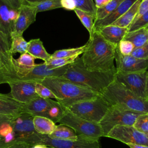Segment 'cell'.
Masks as SVG:
<instances>
[{"label": "cell", "mask_w": 148, "mask_h": 148, "mask_svg": "<svg viewBox=\"0 0 148 148\" xmlns=\"http://www.w3.org/2000/svg\"><path fill=\"white\" fill-rule=\"evenodd\" d=\"M33 117L26 112L10 116L0 129V148H6L16 143H25L31 145L40 143L41 134L34 129Z\"/></svg>", "instance_id": "1"}, {"label": "cell", "mask_w": 148, "mask_h": 148, "mask_svg": "<svg viewBox=\"0 0 148 148\" xmlns=\"http://www.w3.org/2000/svg\"><path fill=\"white\" fill-rule=\"evenodd\" d=\"M117 46L106 40L94 29L90 35L81 57L84 65L88 69L101 72L116 71L114 56Z\"/></svg>", "instance_id": "2"}, {"label": "cell", "mask_w": 148, "mask_h": 148, "mask_svg": "<svg viewBox=\"0 0 148 148\" xmlns=\"http://www.w3.org/2000/svg\"><path fill=\"white\" fill-rule=\"evenodd\" d=\"M117 70L101 72L87 68L81 57L69 64L65 73L61 77L79 86L101 94L115 80Z\"/></svg>", "instance_id": "3"}, {"label": "cell", "mask_w": 148, "mask_h": 148, "mask_svg": "<svg viewBox=\"0 0 148 148\" xmlns=\"http://www.w3.org/2000/svg\"><path fill=\"white\" fill-rule=\"evenodd\" d=\"M40 83L49 88L56 95L57 101L66 108L99 95L61 77H46Z\"/></svg>", "instance_id": "4"}, {"label": "cell", "mask_w": 148, "mask_h": 148, "mask_svg": "<svg viewBox=\"0 0 148 148\" xmlns=\"http://www.w3.org/2000/svg\"><path fill=\"white\" fill-rule=\"evenodd\" d=\"M100 94L111 105L126 110L148 113V99L138 97L116 80Z\"/></svg>", "instance_id": "5"}, {"label": "cell", "mask_w": 148, "mask_h": 148, "mask_svg": "<svg viewBox=\"0 0 148 148\" xmlns=\"http://www.w3.org/2000/svg\"><path fill=\"white\" fill-rule=\"evenodd\" d=\"M112 105L101 95L76 103L67 108L72 113L88 121L99 123Z\"/></svg>", "instance_id": "6"}, {"label": "cell", "mask_w": 148, "mask_h": 148, "mask_svg": "<svg viewBox=\"0 0 148 148\" xmlns=\"http://www.w3.org/2000/svg\"><path fill=\"white\" fill-rule=\"evenodd\" d=\"M142 113H143L126 110L112 105L99 122L103 136L106 137L110 131L116 126H133L137 117Z\"/></svg>", "instance_id": "7"}, {"label": "cell", "mask_w": 148, "mask_h": 148, "mask_svg": "<svg viewBox=\"0 0 148 148\" xmlns=\"http://www.w3.org/2000/svg\"><path fill=\"white\" fill-rule=\"evenodd\" d=\"M58 123L70 127L77 135L94 139H99L103 136V132L99 123L81 118L71 112L67 108Z\"/></svg>", "instance_id": "8"}, {"label": "cell", "mask_w": 148, "mask_h": 148, "mask_svg": "<svg viewBox=\"0 0 148 148\" xmlns=\"http://www.w3.org/2000/svg\"><path fill=\"white\" fill-rule=\"evenodd\" d=\"M23 0H0V31L10 38Z\"/></svg>", "instance_id": "9"}, {"label": "cell", "mask_w": 148, "mask_h": 148, "mask_svg": "<svg viewBox=\"0 0 148 148\" xmlns=\"http://www.w3.org/2000/svg\"><path fill=\"white\" fill-rule=\"evenodd\" d=\"M147 72V71L132 73L117 71L115 80L138 97L148 99L146 91Z\"/></svg>", "instance_id": "10"}, {"label": "cell", "mask_w": 148, "mask_h": 148, "mask_svg": "<svg viewBox=\"0 0 148 148\" xmlns=\"http://www.w3.org/2000/svg\"><path fill=\"white\" fill-rule=\"evenodd\" d=\"M106 137L114 139L126 145L131 143L148 146V134L139 131L133 126H116L110 131Z\"/></svg>", "instance_id": "11"}, {"label": "cell", "mask_w": 148, "mask_h": 148, "mask_svg": "<svg viewBox=\"0 0 148 148\" xmlns=\"http://www.w3.org/2000/svg\"><path fill=\"white\" fill-rule=\"evenodd\" d=\"M75 140L54 139L47 135H41L40 143L48 148H100L99 139L77 135Z\"/></svg>", "instance_id": "12"}, {"label": "cell", "mask_w": 148, "mask_h": 148, "mask_svg": "<svg viewBox=\"0 0 148 148\" xmlns=\"http://www.w3.org/2000/svg\"><path fill=\"white\" fill-rule=\"evenodd\" d=\"M10 45L11 38L0 31V81L16 75Z\"/></svg>", "instance_id": "13"}, {"label": "cell", "mask_w": 148, "mask_h": 148, "mask_svg": "<svg viewBox=\"0 0 148 148\" xmlns=\"http://www.w3.org/2000/svg\"><path fill=\"white\" fill-rule=\"evenodd\" d=\"M36 82L11 81L8 83L10 87V95L16 101L27 104L39 97L35 91Z\"/></svg>", "instance_id": "14"}, {"label": "cell", "mask_w": 148, "mask_h": 148, "mask_svg": "<svg viewBox=\"0 0 148 148\" xmlns=\"http://www.w3.org/2000/svg\"><path fill=\"white\" fill-rule=\"evenodd\" d=\"M117 71L132 73L146 71L148 69V60L136 58L130 55H123L116 47L114 56Z\"/></svg>", "instance_id": "15"}, {"label": "cell", "mask_w": 148, "mask_h": 148, "mask_svg": "<svg viewBox=\"0 0 148 148\" xmlns=\"http://www.w3.org/2000/svg\"><path fill=\"white\" fill-rule=\"evenodd\" d=\"M37 12L35 7L28 4H23L20 8L18 17L14 24L10 38L17 35H23L29 26L35 22Z\"/></svg>", "instance_id": "16"}, {"label": "cell", "mask_w": 148, "mask_h": 148, "mask_svg": "<svg viewBox=\"0 0 148 148\" xmlns=\"http://www.w3.org/2000/svg\"><path fill=\"white\" fill-rule=\"evenodd\" d=\"M35 57L25 53L20 55V56L17 58L14 59V69L16 73V75L13 77L6 78L0 81V84L6 83V82L12 79L15 78H22L28 75L35 67Z\"/></svg>", "instance_id": "17"}, {"label": "cell", "mask_w": 148, "mask_h": 148, "mask_svg": "<svg viewBox=\"0 0 148 148\" xmlns=\"http://www.w3.org/2000/svg\"><path fill=\"white\" fill-rule=\"evenodd\" d=\"M24 104L14 100L9 94L0 92V115L16 116L23 112Z\"/></svg>", "instance_id": "18"}, {"label": "cell", "mask_w": 148, "mask_h": 148, "mask_svg": "<svg viewBox=\"0 0 148 148\" xmlns=\"http://www.w3.org/2000/svg\"><path fill=\"white\" fill-rule=\"evenodd\" d=\"M94 29L98 31L106 40L116 46H117L119 42L123 39L128 31V28H123L113 25Z\"/></svg>", "instance_id": "19"}, {"label": "cell", "mask_w": 148, "mask_h": 148, "mask_svg": "<svg viewBox=\"0 0 148 148\" xmlns=\"http://www.w3.org/2000/svg\"><path fill=\"white\" fill-rule=\"evenodd\" d=\"M136 1L137 0H124L110 14L101 20L95 21L94 29L111 25L127 12Z\"/></svg>", "instance_id": "20"}, {"label": "cell", "mask_w": 148, "mask_h": 148, "mask_svg": "<svg viewBox=\"0 0 148 148\" xmlns=\"http://www.w3.org/2000/svg\"><path fill=\"white\" fill-rule=\"evenodd\" d=\"M52 99L50 98L45 99L38 97L27 104H24L23 112L29 113L33 116L45 117L49 109Z\"/></svg>", "instance_id": "21"}, {"label": "cell", "mask_w": 148, "mask_h": 148, "mask_svg": "<svg viewBox=\"0 0 148 148\" xmlns=\"http://www.w3.org/2000/svg\"><path fill=\"white\" fill-rule=\"evenodd\" d=\"M27 53L35 57V58L41 59L44 62L47 61L51 57L43 46V42L39 38L31 39L28 42Z\"/></svg>", "instance_id": "22"}, {"label": "cell", "mask_w": 148, "mask_h": 148, "mask_svg": "<svg viewBox=\"0 0 148 148\" xmlns=\"http://www.w3.org/2000/svg\"><path fill=\"white\" fill-rule=\"evenodd\" d=\"M33 125L36 132L47 135L51 134L57 126L52 120L43 116H34Z\"/></svg>", "instance_id": "23"}, {"label": "cell", "mask_w": 148, "mask_h": 148, "mask_svg": "<svg viewBox=\"0 0 148 148\" xmlns=\"http://www.w3.org/2000/svg\"><path fill=\"white\" fill-rule=\"evenodd\" d=\"M140 1L141 0H137L127 12L111 25L128 28L136 17Z\"/></svg>", "instance_id": "24"}, {"label": "cell", "mask_w": 148, "mask_h": 148, "mask_svg": "<svg viewBox=\"0 0 148 148\" xmlns=\"http://www.w3.org/2000/svg\"><path fill=\"white\" fill-rule=\"evenodd\" d=\"M123 39L131 42L135 48L140 47L148 42V29L145 27L131 32L128 31Z\"/></svg>", "instance_id": "25"}, {"label": "cell", "mask_w": 148, "mask_h": 148, "mask_svg": "<svg viewBox=\"0 0 148 148\" xmlns=\"http://www.w3.org/2000/svg\"><path fill=\"white\" fill-rule=\"evenodd\" d=\"M48 136L54 139L71 140H75L78 137L75 131L72 128L62 124L57 125L53 132Z\"/></svg>", "instance_id": "26"}, {"label": "cell", "mask_w": 148, "mask_h": 148, "mask_svg": "<svg viewBox=\"0 0 148 148\" xmlns=\"http://www.w3.org/2000/svg\"><path fill=\"white\" fill-rule=\"evenodd\" d=\"M66 109V108L61 105L58 101L52 99L51 103L45 117L50 119L55 123H58L64 114Z\"/></svg>", "instance_id": "27"}, {"label": "cell", "mask_w": 148, "mask_h": 148, "mask_svg": "<svg viewBox=\"0 0 148 148\" xmlns=\"http://www.w3.org/2000/svg\"><path fill=\"white\" fill-rule=\"evenodd\" d=\"M74 12L90 35L94 31L95 16L78 9H75Z\"/></svg>", "instance_id": "28"}, {"label": "cell", "mask_w": 148, "mask_h": 148, "mask_svg": "<svg viewBox=\"0 0 148 148\" xmlns=\"http://www.w3.org/2000/svg\"><path fill=\"white\" fill-rule=\"evenodd\" d=\"M28 42H27L23 35H17L11 38L10 52L14 54L19 53L21 54L27 53Z\"/></svg>", "instance_id": "29"}, {"label": "cell", "mask_w": 148, "mask_h": 148, "mask_svg": "<svg viewBox=\"0 0 148 148\" xmlns=\"http://www.w3.org/2000/svg\"><path fill=\"white\" fill-rule=\"evenodd\" d=\"M124 0H111L105 6L97 9L95 21L101 20L110 14Z\"/></svg>", "instance_id": "30"}, {"label": "cell", "mask_w": 148, "mask_h": 148, "mask_svg": "<svg viewBox=\"0 0 148 148\" xmlns=\"http://www.w3.org/2000/svg\"><path fill=\"white\" fill-rule=\"evenodd\" d=\"M86 48V45L75 48L58 50L51 54L50 58H66L73 56H79L82 54Z\"/></svg>", "instance_id": "31"}, {"label": "cell", "mask_w": 148, "mask_h": 148, "mask_svg": "<svg viewBox=\"0 0 148 148\" xmlns=\"http://www.w3.org/2000/svg\"><path fill=\"white\" fill-rule=\"evenodd\" d=\"M35 8L37 13L58 8H61V0H44L38 3L29 4Z\"/></svg>", "instance_id": "32"}, {"label": "cell", "mask_w": 148, "mask_h": 148, "mask_svg": "<svg viewBox=\"0 0 148 148\" xmlns=\"http://www.w3.org/2000/svg\"><path fill=\"white\" fill-rule=\"evenodd\" d=\"M78 57L76 56L66 58H50L45 62L50 69L60 68L73 63Z\"/></svg>", "instance_id": "33"}, {"label": "cell", "mask_w": 148, "mask_h": 148, "mask_svg": "<svg viewBox=\"0 0 148 148\" xmlns=\"http://www.w3.org/2000/svg\"><path fill=\"white\" fill-rule=\"evenodd\" d=\"M76 5V9L94 14L95 16L97 8L93 0H73Z\"/></svg>", "instance_id": "34"}, {"label": "cell", "mask_w": 148, "mask_h": 148, "mask_svg": "<svg viewBox=\"0 0 148 148\" xmlns=\"http://www.w3.org/2000/svg\"><path fill=\"white\" fill-rule=\"evenodd\" d=\"M133 127L139 131L148 134V113H143L136 119Z\"/></svg>", "instance_id": "35"}, {"label": "cell", "mask_w": 148, "mask_h": 148, "mask_svg": "<svg viewBox=\"0 0 148 148\" xmlns=\"http://www.w3.org/2000/svg\"><path fill=\"white\" fill-rule=\"evenodd\" d=\"M148 25V10L139 17L133 21L128 27V32L145 28Z\"/></svg>", "instance_id": "36"}, {"label": "cell", "mask_w": 148, "mask_h": 148, "mask_svg": "<svg viewBox=\"0 0 148 148\" xmlns=\"http://www.w3.org/2000/svg\"><path fill=\"white\" fill-rule=\"evenodd\" d=\"M35 91L39 97L42 98H55L56 99V95L53 92L47 87L43 85L41 83H36L35 84Z\"/></svg>", "instance_id": "37"}, {"label": "cell", "mask_w": 148, "mask_h": 148, "mask_svg": "<svg viewBox=\"0 0 148 148\" xmlns=\"http://www.w3.org/2000/svg\"><path fill=\"white\" fill-rule=\"evenodd\" d=\"M131 55L136 58L148 60V42L140 47L135 48Z\"/></svg>", "instance_id": "38"}, {"label": "cell", "mask_w": 148, "mask_h": 148, "mask_svg": "<svg viewBox=\"0 0 148 148\" xmlns=\"http://www.w3.org/2000/svg\"><path fill=\"white\" fill-rule=\"evenodd\" d=\"M117 47L123 55H130L135 49L134 45L130 41L123 39L117 45Z\"/></svg>", "instance_id": "39"}, {"label": "cell", "mask_w": 148, "mask_h": 148, "mask_svg": "<svg viewBox=\"0 0 148 148\" xmlns=\"http://www.w3.org/2000/svg\"><path fill=\"white\" fill-rule=\"evenodd\" d=\"M148 10V0H141L139 8L137 12V14L136 15V17L134 19V20L138 17H139L141 15L146 13Z\"/></svg>", "instance_id": "40"}, {"label": "cell", "mask_w": 148, "mask_h": 148, "mask_svg": "<svg viewBox=\"0 0 148 148\" xmlns=\"http://www.w3.org/2000/svg\"><path fill=\"white\" fill-rule=\"evenodd\" d=\"M61 8L69 10H74L76 9V5L73 0H61Z\"/></svg>", "instance_id": "41"}, {"label": "cell", "mask_w": 148, "mask_h": 148, "mask_svg": "<svg viewBox=\"0 0 148 148\" xmlns=\"http://www.w3.org/2000/svg\"><path fill=\"white\" fill-rule=\"evenodd\" d=\"M111 0H93L97 9L101 8L108 4Z\"/></svg>", "instance_id": "42"}, {"label": "cell", "mask_w": 148, "mask_h": 148, "mask_svg": "<svg viewBox=\"0 0 148 148\" xmlns=\"http://www.w3.org/2000/svg\"><path fill=\"white\" fill-rule=\"evenodd\" d=\"M32 145L25 143H16L12 145H10L6 148H31Z\"/></svg>", "instance_id": "43"}, {"label": "cell", "mask_w": 148, "mask_h": 148, "mask_svg": "<svg viewBox=\"0 0 148 148\" xmlns=\"http://www.w3.org/2000/svg\"><path fill=\"white\" fill-rule=\"evenodd\" d=\"M127 145L130 147V148H148L147 146H145L142 145L129 143V144H127Z\"/></svg>", "instance_id": "44"}, {"label": "cell", "mask_w": 148, "mask_h": 148, "mask_svg": "<svg viewBox=\"0 0 148 148\" xmlns=\"http://www.w3.org/2000/svg\"><path fill=\"white\" fill-rule=\"evenodd\" d=\"M12 116H3V115H0V129L2 125V124L4 123V122L9 119V117Z\"/></svg>", "instance_id": "45"}, {"label": "cell", "mask_w": 148, "mask_h": 148, "mask_svg": "<svg viewBox=\"0 0 148 148\" xmlns=\"http://www.w3.org/2000/svg\"><path fill=\"white\" fill-rule=\"evenodd\" d=\"M31 148H48L46 145L41 144V143H38V144H35L34 145H32Z\"/></svg>", "instance_id": "46"}, {"label": "cell", "mask_w": 148, "mask_h": 148, "mask_svg": "<svg viewBox=\"0 0 148 148\" xmlns=\"http://www.w3.org/2000/svg\"><path fill=\"white\" fill-rule=\"evenodd\" d=\"M25 3L28 4H32V3H38L40 1H44V0H23Z\"/></svg>", "instance_id": "47"}, {"label": "cell", "mask_w": 148, "mask_h": 148, "mask_svg": "<svg viewBox=\"0 0 148 148\" xmlns=\"http://www.w3.org/2000/svg\"><path fill=\"white\" fill-rule=\"evenodd\" d=\"M146 91L148 98V72H147V78H146Z\"/></svg>", "instance_id": "48"}, {"label": "cell", "mask_w": 148, "mask_h": 148, "mask_svg": "<svg viewBox=\"0 0 148 148\" xmlns=\"http://www.w3.org/2000/svg\"><path fill=\"white\" fill-rule=\"evenodd\" d=\"M146 28H147V29H148V25H147V27H146Z\"/></svg>", "instance_id": "49"}]
</instances>
